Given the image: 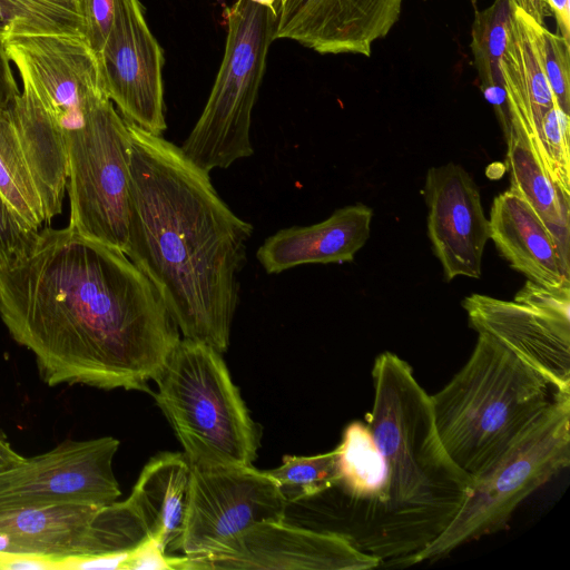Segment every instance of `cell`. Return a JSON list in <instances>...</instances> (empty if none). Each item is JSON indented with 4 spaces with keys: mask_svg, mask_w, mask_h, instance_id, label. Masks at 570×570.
Listing matches in <instances>:
<instances>
[{
    "mask_svg": "<svg viewBox=\"0 0 570 570\" xmlns=\"http://www.w3.org/2000/svg\"><path fill=\"white\" fill-rule=\"evenodd\" d=\"M0 318L48 386L148 391L180 332L147 276L114 247L45 227L0 265Z\"/></svg>",
    "mask_w": 570,
    "mask_h": 570,
    "instance_id": "1",
    "label": "cell"
},
{
    "mask_svg": "<svg viewBox=\"0 0 570 570\" xmlns=\"http://www.w3.org/2000/svg\"><path fill=\"white\" fill-rule=\"evenodd\" d=\"M126 122L130 197L124 253L156 287L183 337L223 354L254 227L180 147Z\"/></svg>",
    "mask_w": 570,
    "mask_h": 570,
    "instance_id": "2",
    "label": "cell"
},
{
    "mask_svg": "<svg viewBox=\"0 0 570 570\" xmlns=\"http://www.w3.org/2000/svg\"><path fill=\"white\" fill-rule=\"evenodd\" d=\"M372 379L366 421L387 465V497L364 518L353 543L382 562H405L450 525L474 482L444 449L431 397L410 364L383 352Z\"/></svg>",
    "mask_w": 570,
    "mask_h": 570,
    "instance_id": "3",
    "label": "cell"
},
{
    "mask_svg": "<svg viewBox=\"0 0 570 570\" xmlns=\"http://www.w3.org/2000/svg\"><path fill=\"white\" fill-rule=\"evenodd\" d=\"M549 383L485 333L450 382L430 395L440 440L473 482L485 475L550 405Z\"/></svg>",
    "mask_w": 570,
    "mask_h": 570,
    "instance_id": "4",
    "label": "cell"
},
{
    "mask_svg": "<svg viewBox=\"0 0 570 570\" xmlns=\"http://www.w3.org/2000/svg\"><path fill=\"white\" fill-rule=\"evenodd\" d=\"M155 400L191 466L253 465L259 428L214 347L180 338L155 380Z\"/></svg>",
    "mask_w": 570,
    "mask_h": 570,
    "instance_id": "5",
    "label": "cell"
},
{
    "mask_svg": "<svg viewBox=\"0 0 570 570\" xmlns=\"http://www.w3.org/2000/svg\"><path fill=\"white\" fill-rule=\"evenodd\" d=\"M224 56L204 110L180 149L197 167L225 169L254 154L252 112L263 81L277 14L249 0L225 11Z\"/></svg>",
    "mask_w": 570,
    "mask_h": 570,
    "instance_id": "6",
    "label": "cell"
},
{
    "mask_svg": "<svg viewBox=\"0 0 570 570\" xmlns=\"http://www.w3.org/2000/svg\"><path fill=\"white\" fill-rule=\"evenodd\" d=\"M570 464V394L553 393L550 405L497 464L474 482L450 525L407 564L433 560L505 528L517 508Z\"/></svg>",
    "mask_w": 570,
    "mask_h": 570,
    "instance_id": "7",
    "label": "cell"
},
{
    "mask_svg": "<svg viewBox=\"0 0 570 570\" xmlns=\"http://www.w3.org/2000/svg\"><path fill=\"white\" fill-rule=\"evenodd\" d=\"M69 224L82 236L125 252L130 197V132L107 95L65 134Z\"/></svg>",
    "mask_w": 570,
    "mask_h": 570,
    "instance_id": "8",
    "label": "cell"
},
{
    "mask_svg": "<svg viewBox=\"0 0 570 570\" xmlns=\"http://www.w3.org/2000/svg\"><path fill=\"white\" fill-rule=\"evenodd\" d=\"M148 538L125 501L97 505L58 503L0 512V554L37 558L55 569L125 553Z\"/></svg>",
    "mask_w": 570,
    "mask_h": 570,
    "instance_id": "9",
    "label": "cell"
},
{
    "mask_svg": "<svg viewBox=\"0 0 570 570\" xmlns=\"http://www.w3.org/2000/svg\"><path fill=\"white\" fill-rule=\"evenodd\" d=\"M0 109V193L39 232L62 210L68 159L65 136L31 88Z\"/></svg>",
    "mask_w": 570,
    "mask_h": 570,
    "instance_id": "10",
    "label": "cell"
},
{
    "mask_svg": "<svg viewBox=\"0 0 570 570\" xmlns=\"http://www.w3.org/2000/svg\"><path fill=\"white\" fill-rule=\"evenodd\" d=\"M287 504L275 481L253 465L191 466L183 528L169 550L215 556L252 527L285 520Z\"/></svg>",
    "mask_w": 570,
    "mask_h": 570,
    "instance_id": "11",
    "label": "cell"
},
{
    "mask_svg": "<svg viewBox=\"0 0 570 570\" xmlns=\"http://www.w3.org/2000/svg\"><path fill=\"white\" fill-rule=\"evenodd\" d=\"M119 441L67 440L0 470V512L58 503L110 504L121 495L112 469Z\"/></svg>",
    "mask_w": 570,
    "mask_h": 570,
    "instance_id": "12",
    "label": "cell"
},
{
    "mask_svg": "<svg viewBox=\"0 0 570 570\" xmlns=\"http://www.w3.org/2000/svg\"><path fill=\"white\" fill-rule=\"evenodd\" d=\"M105 91L120 116L160 135L165 118L164 52L151 33L139 0H115V17L97 55Z\"/></svg>",
    "mask_w": 570,
    "mask_h": 570,
    "instance_id": "13",
    "label": "cell"
},
{
    "mask_svg": "<svg viewBox=\"0 0 570 570\" xmlns=\"http://www.w3.org/2000/svg\"><path fill=\"white\" fill-rule=\"evenodd\" d=\"M381 563L344 533L291 525L283 520L252 527L215 556H183L181 570H368Z\"/></svg>",
    "mask_w": 570,
    "mask_h": 570,
    "instance_id": "14",
    "label": "cell"
},
{
    "mask_svg": "<svg viewBox=\"0 0 570 570\" xmlns=\"http://www.w3.org/2000/svg\"><path fill=\"white\" fill-rule=\"evenodd\" d=\"M423 195L428 207V236L444 279L480 278L490 226L473 178L458 164L431 167Z\"/></svg>",
    "mask_w": 570,
    "mask_h": 570,
    "instance_id": "15",
    "label": "cell"
},
{
    "mask_svg": "<svg viewBox=\"0 0 570 570\" xmlns=\"http://www.w3.org/2000/svg\"><path fill=\"white\" fill-rule=\"evenodd\" d=\"M470 326L539 373L553 393L570 394V318L514 301L472 294L462 301Z\"/></svg>",
    "mask_w": 570,
    "mask_h": 570,
    "instance_id": "16",
    "label": "cell"
},
{
    "mask_svg": "<svg viewBox=\"0 0 570 570\" xmlns=\"http://www.w3.org/2000/svg\"><path fill=\"white\" fill-rule=\"evenodd\" d=\"M490 239L499 254L528 281L546 288L570 287L569 262L533 208L510 188L494 197Z\"/></svg>",
    "mask_w": 570,
    "mask_h": 570,
    "instance_id": "17",
    "label": "cell"
},
{
    "mask_svg": "<svg viewBox=\"0 0 570 570\" xmlns=\"http://www.w3.org/2000/svg\"><path fill=\"white\" fill-rule=\"evenodd\" d=\"M372 218L373 210L363 204L338 208L321 223L279 229L264 240L256 257L267 274L352 262L370 237Z\"/></svg>",
    "mask_w": 570,
    "mask_h": 570,
    "instance_id": "18",
    "label": "cell"
},
{
    "mask_svg": "<svg viewBox=\"0 0 570 570\" xmlns=\"http://www.w3.org/2000/svg\"><path fill=\"white\" fill-rule=\"evenodd\" d=\"M191 465L180 452H161L142 468L126 499L141 520L148 537L166 551L184 522Z\"/></svg>",
    "mask_w": 570,
    "mask_h": 570,
    "instance_id": "19",
    "label": "cell"
},
{
    "mask_svg": "<svg viewBox=\"0 0 570 570\" xmlns=\"http://www.w3.org/2000/svg\"><path fill=\"white\" fill-rule=\"evenodd\" d=\"M507 146L505 165L511 179L510 189L533 208L553 235L562 256L569 262L570 200L552 183L525 135L512 132Z\"/></svg>",
    "mask_w": 570,
    "mask_h": 570,
    "instance_id": "20",
    "label": "cell"
},
{
    "mask_svg": "<svg viewBox=\"0 0 570 570\" xmlns=\"http://www.w3.org/2000/svg\"><path fill=\"white\" fill-rule=\"evenodd\" d=\"M338 484L365 509L364 518L387 497V465L367 425L353 421L345 426L336 446Z\"/></svg>",
    "mask_w": 570,
    "mask_h": 570,
    "instance_id": "21",
    "label": "cell"
},
{
    "mask_svg": "<svg viewBox=\"0 0 570 570\" xmlns=\"http://www.w3.org/2000/svg\"><path fill=\"white\" fill-rule=\"evenodd\" d=\"M275 481L287 502L309 499L337 487V449L316 455H284L282 464L265 471Z\"/></svg>",
    "mask_w": 570,
    "mask_h": 570,
    "instance_id": "22",
    "label": "cell"
},
{
    "mask_svg": "<svg viewBox=\"0 0 570 570\" xmlns=\"http://www.w3.org/2000/svg\"><path fill=\"white\" fill-rule=\"evenodd\" d=\"M80 17L37 0H0V36L60 33L82 37ZM83 38V37H82Z\"/></svg>",
    "mask_w": 570,
    "mask_h": 570,
    "instance_id": "23",
    "label": "cell"
},
{
    "mask_svg": "<svg viewBox=\"0 0 570 570\" xmlns=\"http://www.w3.org/2000/svg\"><path fill=\"white\" fill-rule=\"evenodd\" d=\"M510 19V0H495L485 10L475 11L471 48L481 78L482 90L502 87L499 70Z\"/></svg>",
    "mask_w": 570,
    "mask_h": 570,
    "instance_id": "24",
    "label": "cell"
},
{
    "mask_svg": "<svg viewBox=\"0 0 570 570\" xmlns=\"http://www.w3.org/2000/svg\"><path fill=\"white\" fill-rule=\"evenodd\" d=\"M570 116L559 105L543 117L538 132V155L552 183L570 200Z\"/></svg>",
    "mask_w": 570,
    "mask_h": 570,
    "instance_id": "25",
    "label": "cell"
},
{
    "mask_svg": "<svg viewBox=\"0 0 570 570\" xmlns=\"http://www.w3.org/2000/svg\"><path fill=\"white\" fill-rule=\"evenodd\" d=\"M543 63L548 81L561 109L570 112V43L544 26L541 31Z\"/></svg>",
    "mask_w": 570,
    "mask_h": 570,
    "instance_id": "26",
    "label": "cell"
},
{
    "mask_svg": "<svg viewBox=\"0 0 570 570\" xmlns=\"http://www.w3.org/2000/svg\"><path fill=\"white\" fill-rule=\"evenodd\" d=\"M38 232L29 227L0 193V265L24 254Z\"/></svg>",
    "mask_w": 570,
    "mask_h": 570,
    "instance_id": "27",
    "label": "cell"
},
{
    "mask_svg": "<svg viewBox=\"0 0 570 570\" xmlns=\"http://www.w3.org/2000/svg\"><path fill=\"white\" fill-rule=\"evenodd\" d=\"M77 10L82 21L83 40L97 56L114 22L115 0H77Z\"/></svg>",
    "mask_w": 570,
    "mask_h": 570,
    "instance_id": "28",
    "label": "cell"
},
{
    "mask_svg": "<svg viewBox=\"0 0 570 570\" xmlns=\"http://www.w3.org/2000/svg\"><path fill=\"white\" fill-rule=\"evenodd\" d=\"M513 301L560 317L570 318V287L546 288L527 281Z\"/></svg>",
    "mask_w": 570,
    "mask_h": 570,
    "instance_id": "29",
    "label": "cell"
},
{
    "mask_svg": "<svg viewBox=\"0 0 570 570\" xmlns=\"http://www.w3.org/2000/svg\"><path fill=\"white\" fill-rule=\"evenodd\" d=\"M183 557H169L151 537L128 551L121 570H181Z\"/></svg>",
    "mask_w": 570,
    "mask_h": 570,
    "instance_id": "30",
    "label": "cell"
},
{
    "mask_svg": "<svg viewBox=\"0 0 570 570\" xmlns=\"http://www.w3.org/2000/svg\"><path fill=\"white\" fill-rule=\"evenodd\" d=\"M10 61L4 37L0 36V109L8 108L20 95Z\"/></svg>",
    "mask_w": 570,
    "mask_h": 570,
    "instance_id": "31",
    "label": "cell"
},
{
    "mask_svg": "<svg viewBox=\"0 0 570 570\" xmlns=\"http://www.w3.org/2000/svg\"><path fill=\"white\" fill-rule=\"evenodd\" d=\"M543 2L554 14L560 36L570 43V0H543Z\"/></svg>",
    "mask_w": 570,
    "mask_h": 570,
    "instance_id": "32",
    "label": "cell"
},
{
    "mask_svg": "<svg viewBox=\"0 0 570 570\" xmlns=\"http://www.w3.org/2000/svg\"><path fill=\"white\" fill-rule=\"evenodd\" d=\"M519 8L524 10L528 14H530L535 21L543 24V18L548 14L546 10L548 9L543 2V0H511Z\"/></svg>",
    "mask_w": 570,
    "mask_h": 570,
    "instance_id": "33",
    "label": "cell"
},
{
    "mask_svg": "<svg viewBox=\"0 0 570 570\" xmlns=\"http://www.w3.org/2000/svg\"><path fill=\"white\" fill-rule=\"evenodd\" d=\"M23 459L8 442L0 438V470L19 464Z\"/></svg>",
    "mask_w": 570,
    "mask_h": 570,
    "instance_id": "34",
    "label": "cell"
},
{
    "mask_svg": "<svg viewBox=\"0 0 570 570\" xmlns=\"http://www.w3.org/2000/svg\"><path fill=\"white\" fill-rule=\"evenodd\" d=\"M78 14L77 0H37ZM79 16V14H78Z\"/></svg>",
    "mask_w": 570,
    "mask_h": 570,
    "instance_id": "35",
    "label": "cell"
},
{
    "mask_svg": "<svg viewBox=\"0 0 570 570\" xmlns=\"http://www.w3.org/2000/svg\"><path fill=\"white\" fill-rule=\"evenodd\" d=\"M254 3L264 6L273 10L276 14L281 6L285 2V0H249Z\"/></svg>",
    "mask_w": 570,
    "mask_h": 570,
    "instance_id": "36",
    "label": "cell"
}]
</instances>
